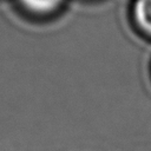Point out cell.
<instances>
[{
    "label": "cell",
    "instance_id": "7a4b0ae2",
    "mask_svg": "<svg viewBox=\"0 0 151 151\" xmlns=\"http://www.w3.org/2000/svg\"><path fill=\"white\" fill-rule=\"evenodd\" d=\"M130 15L134 29L151 41V0H133Z\"/></svg>",
    "mask_w": 151,
    "mask_h": 151
},
{
    "label": "cell",
    "instance_id": "6da1fadb",
    "mask_svg": "<svg viewBox=\"0 0 151 151\" xmlns=\"http://www.w3.org/2000/svg\"><path fill=\"white\" fill-rule=\"evenodd\" d=\"M67 0H15L18 7L29 17L46 19L58 14Z\"/></svg>",
    "mask_w": 151,
    "mask_h": 151
}]
</instances>
